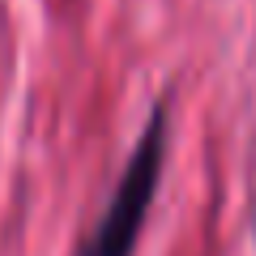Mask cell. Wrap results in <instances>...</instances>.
I'll list each match as a JSON object with an SVG mask.
<instances>
[{
	"mask_svg": "<svg viewBox=\"0 0 256 256\" xmlns=\"http://www.w3.org/2000/svg\"><path fill=\"white\" fill-rule=\"evenodd\" d=\"M162 150H166V120L154 116L146 124L137 141V154L128 158L124 180H120L116 196H111L107 214H102L94 239L86 244L82 256H132L137 248V235L146 226V214L154 205L158 192V175H162Z\"/></svg>",
	"mask_w": 256,
	"mask_h": 256,
	"instance_id": "obj_1",
	"label": "cell"
}]
</instances>
